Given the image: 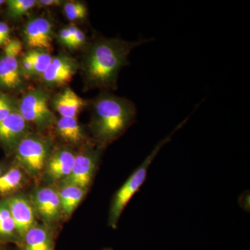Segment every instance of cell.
<instances>
[{
    "label": "cell",
    "instance_id": "obj_27",
    "mask_svg": "<svg viewBox=\"0 0 250 250\" xmlns=\"http://www.w3.org/2000/svg\"><path fill=\"white\" fill-rule=\"evenodd\" d=\"M0 36L6 41L10 40V29L6 23L0 22Z\"/></svg>",
    "mask_w": 250,
    "mask_h": 250
},
{
    "label": "cell",
    "instance_id": "obj_33",
    "mask_svg": "<svg viewBox=\"0 0 250 250\" xmlns=\"http://www.w3.org/2000/svg\"><path fill=\"white\" fill-rule=\"evenodd\" d=\"M103 250H112L111 249H110V248H106V249H104Z\"/></svg>",
    "mask_w": 250,
    "mask_h": 250
},
{
    "label": "cell",
    "instance_id": "obj_5",
    "mask_svg": "<svg viewBox=\"0 0 250 250\" xmlns=\"http://www.w3.org/2000/svg\"><path fill=\"white\" fill-rule=\"evenodd\" d=\"M18 111L28 124L44 130L55 125L57 117L49 106V96L42 89L28 92L18 104Z\"/></svg>",
    "mask_w": 250,
    "mask_h": 250
},
{
    "label": "cell",
    "instance_id": "obj_8",
    "mask_svg": "<svg viewBox=\"0 0 250 250\" xmlns=\"http://www.w3.org/2000/svg\"><path fill=\"white\" fill-rule=\"evenodd\" d=\"M31 203L46 223H55L61 218L62 210L57 189L52 187L36 189L33 192Z\"/></svg>",
    "mask_w": 250,
    "mask_h": 250
},
{
    "label": "cell",
    "instance_id": "obj_18",
    "mask_svg": "<svg viewBox=\"0 0 250 250\" xmlns=\"http://www.w3.org/2000/svg\"><path fill=\"white\" fill-rule=\"evenodd\" d=\"M0 241L20 243L16 225L6 198L0 200Z\"/></svg>",
    "mask_w": 250,
    "mask_h": 250
},
{
    "label": "cell",
    "instance_id": "obj_24",
    "mask_svg": "<svg viewBox=\"0 0 250 250\" xmlns=\"http://www.w3.org/2000/svg\"><path fill=\"white\" fill-rule=\"evenodd\" d=\"M68 27L72 36L69 48L77 49L84 45L85 41H86V37H85L84 33L75 26H71V27Z\"/></svg>",
    "mask_w": 250,
    "mask_h": 250
},
{
    "label": "cell",
    "instance_id": "obj_22",
    "mask_svg": "<svg viewBox=\"0 0 250 250\" xmlns=\"http://www.w3.org/2000/svg\"><path fill=\"white\" fill-rule=\"evenodd\" d=\"M65 17L70 21H82L88 16V9L80 1H68L63 6Z\"/></svg>",
    "mask_w": 250,
    "mask_h": 250
},
{
    "label": "cell",
    "instance_id": "obj_10",
    "mask_svg": "<svg viewBox=\"0 0 250 250\" xmlns=\"http://www.w3.org/2000/svg\"><path fill=\"white\" fill-rule=\"evenodd\" d=\"M27 122L18 109L0 121V146L7 152H14L18 143L29 134Z\"/></svg>",
    "mask_w": 250,
    "mask_h": 250
},
{
    "label": "cell",
    "instance_id": "obj_29",
    "mask_svg": "<svg viewBox=\"0 0 250 250\" xmlns=\"http://www.w3.org/2000/svg\"><path fill=\"white\" fill-rule=\"evenodd\" d=\"M6 167H5L4 164H1L0 163V177H1L3 174L6 172Z\"/></svg>",
    "mask_w": 250,
    "mask_h": 250
},
{
    "label": "cell",
    "instance_id": "obj_4",
    "mask_svg": "<svg viewBox=\"0 0 250 250\" xmlns=\"http://www.w3.org/2000/svg\"><path fill=\"white\" fill-rule=\"evenodd\" d=\"M18 166L28 174L37 177L44 170L51 154L48 139L29 133L21 141L14 152Z\"/></svg>",
    "mask_w": 250,
    "mask_h": 250
},
{
    "label": "cell",
    "instance_id": "obj_6",
    "mask_svg": "<svg viewBox=\"0 0 250 250\" xmlns=\"http://www.w3.org/2000/svg\"><path fill=\"white\" fill-rule=\"evenodd\" d=\"M22 49V42L14 39L5 45L0 55V88L2 89H18L22 84V75L18 59Z\"/></svg>",
    "mask_w": 250,
    "mask_h": 250
},
{
    "label": "cell",
    "instance_id": "obj_26",
    "mask_svg": "<svg viewBox=\"0 0 250 250\" xmlns=\"http://www.w3.org/2000/svg\"><path fill=\"white\" fill-rule=\"evenodd\" d=\"M72 34L69 27H65L60 31L59 34V41L62 45L66 46L67 48L70 47L72 41Z\"/></svg>",
    "mask_w": 250,
    "mask_h": 250
},
{
    "label": "cell",
    "instance_id": "obj_25",
    "mask_svg": "<svg viewBox=\"0 0 250 250\" xmlns=\"http://www.w3.org/2000/svg\"><path fill=\"white\" fill-rule=\"evenodd\" d=\"M20 67L22 76H31L34 75V67H33L32 60L29 52L24 54L20 61Z\"/></svg>",
    "mask_w": 250,
    "mask_h": 250
},
{
    "label": "cell",
    "instance_id": "obj_12",
    "mask_svg": "<svg viewBox=\"0 0 250 250\" xmlns=\"http://www.w3.org/2000/svg\"><path fill=\"white\" fill-rule=\"evenodd\" d=\"M6 199L16 225L20 245L28 230L36 225L34 206L22 195H12Z\"/></svg>",
    "mask_w": 250,
    "mask_h": 250
},
{
    "label": "cell",
    "instance_id": "obj_23",
    "mask_svg": "<svg viewBox=\"0 0 250 250\" xmlns=\"http://www.w3.org/2000/svg\"><path fill=\"white\" fill-rule=\"evenodd\" d=\"M18 109L14 98L6 93H0V121L10 116Z\"/></svg>",
    "mask_w": 250,
    "mask_h": 250
},
{
    "label": "cell",
    "instance_id": "obj_32",
    "mask_svg": "<svg viewBox=\"0 0 250 250\" xmlns=\"http://www.w3.org/2000/svg\"><path fill=\"white\" fill-rule=\"evenodd\" d=\"M5 2H6V1H4V0H0V6L4 4Z\"/></svg>",
    "mask_w": 250,
    "mask_h": 250
},
{
    "label": "cell",
    "instance_id": "obj_7",
    "mask_svg": "<svg viewBox=\"0 0 250 250\" xmlns=\"http://www.w3.org/2000/svg\"><path fill=\"white\" fill-rule=\"evenodd\" d=\"M99 156L98 149H94L90 146H86L80 154L75 155L71 172L62 184H72L86 190L93 181Z\"/></svg>",
    "mask_w": 250,
    "mask_h": 250
},
{
    "label": "cell",
    "instance_id": "obj_2",
    "mask_svg": "<svg viewBox=\"0 0 250 250\" xmlns=\"http://www.w3.org/2000/svg\"><path fill=\"white\" fill-rule=\"evenodd\" d=\"M136 118V106L131 100L106 92L100 94L93 103L90 125L99 147L121 137Z\"/></svg>",
    "mask_w": 250,
    "mask_h": 250
},
{
    "label": "cell",
    "instance_id": "obj_28",
    "mask_svg": "<svg viewBox=\"0 0 250 250\" xmlns=\"http://www.w3.org/2000/svg\"><path fill=\"white\" fill-rule=\"evenodd\" d=\"M37 4L42 6H58L62 3V1H59V0H39V1H37Z\"/></svg>",
    "mask_w": 250,
    "mask_h": 250
},
{
    "label": "cell",
    "instance_id": "obj_9",
    "mask_svg": "<svg viewBox=\"0 0 250 250\" xmlns=\"http://www.w3.org/2000/svg\"><path fill=\"white\" fill-rule=\"evenodd\" d=\"M79 67L78 62L75 59L62 54L53 57L41 77L45 85L51 87L62 86L71 81Z\"/></svg>",
    "mask_w": 250,
    "mask_h": 250
},
{
    "label": "cell",
    "instance_id": "obj_15",
    "mask_svg": "<svg viewBox=\"0 0 250 250\" xmlns=\"http://www.w3.org/2000/svg\"><path fill=\"white\" fill-rule=\"evenodd\" d=\"M20 246L21 250H53L52 233L45 225L36 224L28 230Z\"/></svg>",
    "mask_w": 250,
    "mask_h": 250
},
{
    "label": "cell",
    "instance_id": "obj_19",
    "mask_svg": "<svg viewBox=\"0 0 250 250\" xmlns=\"http://www.w3.org/2000/svg\"><path fill=\"white\" fill-rule=\"evenodd\" d=\"M22 170L19 166H13L1 175L0 177V195H9L22 185L24 180Z\"/></svg>",
    "mask_w": 250,
    "mask_h": 250
},
{
    "label": "cell",
    "instance_id": "obj_1",
    "mask_svg": "<svg viewBox=\"0 0 250 250\" xmlns=\"http://www.w3.org/2000/svg\"><path fill=\"white\" fill-rule=\"evenodd\" d=\"M152 39L125 41L119 39L100 38L93 41L85 52L82 70L90 88L116 89L120 71L129 63L133 49Z\"/></svg>",
    "mask_w": 250,
    "mask_h": 250
},
{
    "label": "cell",
    "instance_id": "obj_31",
    "mask_svg": "<svg viewBox=\"0 0 250 250\" xmlns=\"http://www.w3.org/2000/svg\"><path fill=\"white\" fill-rule=\"evenodd\" d=\"M0 250H6V248H4V246H3L2 243L0 241Z\"/></svg>",
    "mask_w": 250,
    "mask_h": 250
},
{
    "label": "cell",
    "instance_id": "obj_30",
    "mask_svg": "<svg viewBox=\"0 0 250 250\" xmlns=\"http://www.w3.org/2000/svg\"><path fill=\"white\" fill-rule=\"evenodd\" d=\"M9 41H6V39H3V38H1V36H0V46L6 45Z\"/></svg>",
    "mask_w": 250,
    "mask_h": 250
},
{
    "label": "cell",
    "instance_id": "obj_3",
    "mask_svg": "<svg viewBox=\"0 0 250 250\" xmlns=\"http://www.w3.org/2000/svg\"><path fill=\"white\" fill-rule=\"evenodd\" d=\"M189 117L182 121L180 124L177 125V127L170 133L165 139L161 140L158 143L154 149L150 152L145 159L144 161L139 166V167L129 176L127 180L118 190L113 196L112 200L111 207H110L109 214H108V225L113 229H116L118 221L121 218L122 213L125 207L128 205L135 194L139 191L142 187L147 177L148 169L154 160L157 154L160 152L161 148L169 142L172 139V136L175 134L176 131L184 126L187 123Z\"/></svg>",
    "mask_w": 250,
    "mask_h": 250
},
{
    "label": "cell",
    "instance_id": "obj_17",
    "mask_svg": "<svg viewBox=\"0 0 250 250\" xmlns=\"http://www.w3.org/2000/svg\"><path fill=\"white\" fill-rule=\"evenodd\" d=\"M86 190L72 184H62L59 190L62 213L70 215L83 200Z\"/></svg>",
    "mask_w": 250,
    "mask_h": 250
},
{
    "label": "cell",
    "instance_id": "obj_20",
    "mask_svg": "<svg viewBox=\"0 0 250 250\" xmlns=\"http://www.w3.org/2000/svg\"><path fill=\"white\" fill-rule=\"evenodd\" d=\"M7 4V14L12 19L23 17L37 4L36 0H9Z\"/></svg>",
    "mask_w": 250,
    "mask_h": 250
},
{
    "label": "cell",
    "instance_id": "obj_11",
    "mask_svg": "<svg viewBox=\"0 0 250 250\" xmlns=\"http://www.w3.org/2000/svg\"><path fill=\"white\" fill-rule=\"evenodd\" d=\"M53 37V25L47 18H32L24 27V42L31 49L49 50L52 48Z\"/></svg>",
    "mask_w": 250,
    "mask_h": 250
},
{
    "label": "cell",
    "instance_id": "obj_14",
    "mask_svg": "<svg viewBox=\"0 0 250 250\" xmlns=\"http://www.w3.org/2000/svg\"><path fill=\"white\" fill-rule=\"evenodd\" d=\"M86 104L85 100L68 87L57 95L52 102L54 109L63 118H77Z\"/></svg>",
    "mask_w": 250,
    "mask_h": 250
},
{
    "label": "cell",
    "instance_id": "obj_16",
    "mask_svg": "<svg viewBox=\"0 0 250 250\" xmlns=\"http://www.w3.org/2000/svg\"><path fill=\"white\" fill-rule=\"evenodd\" d=\"M55 126L57 134L67 143L80 145L84 141V131L77 118L61 117L56 123Z\"/></svg>",
    "mask_w": 250,
    "mask_h": 250
},
{
    "label": "cell",
    "instance_id": "obj_13",
    "mask_svg": "<svg viewBox=\"0 0 250 250\" xmlns=\"http://www.w3.org/2000/svg\"><path fill=\"white\" fill-rule=\"evenodd\" d=\"M75 154L71 149L60 148L51 154L45 166V173L50 180L62 182L71 172Z\"/></svg>",
    "mask_w": 250,
    "mask_h": 250
},
{
    "label": "cell",
    "instance_id": "obj_21",
    "mask_svg": "<svg viewBox=\"0 0 250 250\" xmlns=\"http://www.w3.org/2000/svg\"><path fill=\"white\" fill-rule=\"evenodd\" d=\"M34 67V75H41L45 72L52 62L53 57L43 49H31L29 51Z\"/></svg>",
    "mask_w": 250,
    "mask_h": 250
}]
</instances>
